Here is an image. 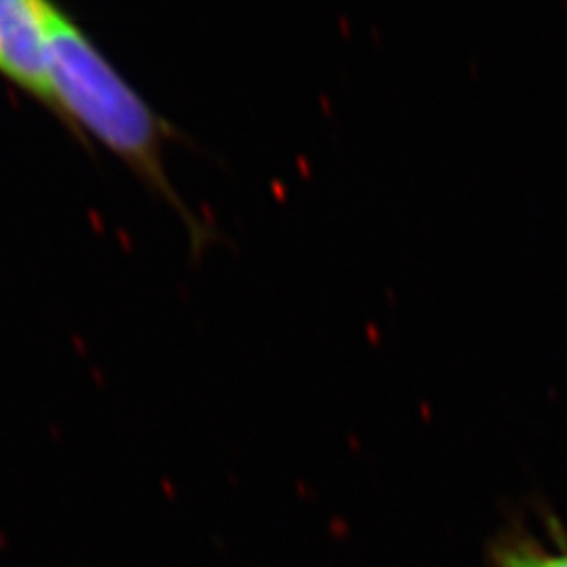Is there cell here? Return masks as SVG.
<instances>
[{
  "label": "cell",
  "mask_w": 567,
  "mask_h": 567,
  "mask_svg": "<svg viewBox=\"0 0 567 567\" xmlns=\"http://www.w3.org/2000/svg\"><path fill=\"white\" fill-rule=\"evenodd\" d=\"M49 110L84 135L95 137L143 182L182 208L164 173L166 122L65 13L53 32Z\"/></svg>",
  "instance_id": "obj_1"
},
{
  "label": "cell",
  "mask_w": 567,
  "mask_h": 567,
  "mask_svg": "<svg viewBox=\"0 0 567 567\" xmlns=\"http://www.w3.org/2000/svg\"><path fill=\"white\" fill-rule=\"evenodd\" d=\"M63 11L41 0H0V74L51 103L53 32Z\"/></svg>",
  "instance_id": "obj_2"
},
{
  "label": "cell",
  "mask_w": 567,
  "mask_h": 567,
  "mask_svg": "<svg viewBox=\"0 0 567 567\" xmlns=\"http://www.w3.org/2000/svg\"><path fill=\"white\" fill-rule=\"evenodd\" d=\"M498 567H567V553H550L547 548L513 540L496 550Z\"/></svg>",
  "instance_id": "obj_3"
}]
</instances>
